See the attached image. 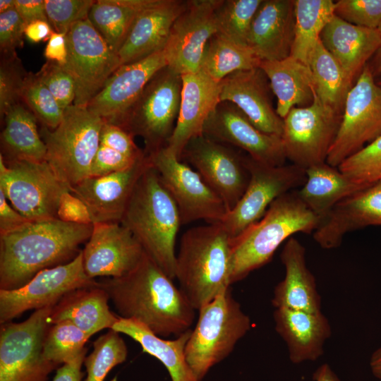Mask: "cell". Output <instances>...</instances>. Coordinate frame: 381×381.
<instances>
[{
  "label": "cell",
  "mask_w": 381,
  "mask_h": 381,
  "mask_svg": "<svg viewBox=\"0 0 381 381\" xmlns=\"http://www.w3.org/2000/svg\"><path fill=\"white\" fill-rule=\"evenodd\" d=\"M320 40L353 84L381 43L377 29L353 25L336 15L325 27Z\"/></svg>",
  "instance_id": "obj_27"
},
{
  "label": "cell",
  "mask_w": 381,
  "mask_h": 381,
  "mask_svg": "<svg viewBox=\"0 0 381 381\" xmlns=\"http://www.w3.org/2000/svg\"><path fill=\"white\" fill-rule=\"evenodd\" d=\"M332 0H294V39L290 56L308 65L309 54L334 15Z\"/></svg>",
  "instance_id": "obj_38"
},
{
  "label": "cell",
  "mask_w": 381,
  "mask_h": 381,
  "mask_svg": "<svg viewBox=\"0 0 381 381\" xmlns=\"http://www.w3.org/2000/svg\"><path fill=\"white\" fill-rule=\"evenodd\" d=\"M262 1L222 0L216 11V34L248 47L251 24Z\"/></svg>",
  "instance_id": "obj_40"
},
{
  "label": "cell",
  "mask_w": 381,
  "mask_h": 381,
  "mask_svg": "<svg viewBox=\"0 0 381 381\" xmlns=\"http://www.w3.org/2000/svg\"><path fill=\"white\" fill-rule=\"evenodd\" d=\"M86 274L119 278L134 270L145 252L132 233L121 223H94L82 250Z\"/></svg>",
  "instance_id": "obj_20"
},
{
  "label": "cell",
  "mask_w": 381,
  "mask_h": 381,
  "mask_svg": "<svg viewBox=\"0 0 381 381\" xmlns=\"http://www.w3.org/2000/svg\"><path fill=\"white\" fill-rule=\"evenodd\" d=\"M3 119L1 144L6 156L5 161H46L47 148L37 131V119L28 108L18 103L6 112Z\"/></svg>",
  "instance_id": "obj_34"
},
{
  "label": "cell",
  "mask_w": 381,
  "mask_h": 381,
  "mask_svg": "<svg viewBox=\"0 0 381 381\" xmlns=\"http://www.w3.org/2000/svg\"><path fill=\"white\" fill-rule=\"evenodd\" d=\"M109 296L97 282L65 295L53 308L49 323L68 320L90 338L97 332L112 328L119 319L108 306Z\"/></svg>",
  "instance_id": "obj_30"
},
{
  "label": "cell",
  "mask_w": 381,
  "mask_h": 381,
  "mask_svg": "<svg viewBox=\"0 0 381 381\" xmlns=\"http://www.w3.org/2000/svg\"><path fill=\"white\" fill-rule=\"evenodd\" d=\"M231 239L220 222L189 229L181 236L175 277L195 310L231 287Z\"/></svg>",
  "instance_id": "obj_4"
},
{
  "label": "cell",
  "mask_w": 381,
  "mask_h": 381,
  "mask_svg": "<svg viewBox=\"0 0 381 381\" xmlns=\"http://www.w3.org/2000/svg\"><path fill=\"white\" fill-rule=\"evenodd\" d=\"M44 51L47 61L55 62L64 66L67 61L68 48L66 34L53 30Z\"/></svg>",
  "instance_id": "obj_54"
},
{
  "label": "cell",
  "mask_w": 381,
  "mask_h": 381,
  "mask_svg": "<svg viewBox=\"0 0 381 381\" xmlns=\"http://www.w3.org/2000/svg\"><path fill=\"white\" fill-rule=\"evenodd\" d=\"M337 167L343 174L367 187L381 181V135Z\"/></svg>",
  "instance_id": "obj_44"
},
{
  "label": "cell",
  "mask_w": 381,
  "mask_h": 381,
  "mask_svg": "<svg viewBox=\"0 0 381 381\" xmlns=\"http://www.w3.org/2000/svg\"><path fill=\"white\" fill-rule=\"evenodd\" d=\"M147 155L177 206L181 224L200 219L216 223L224 219L228 212L224 202L195 170L164 147Z\"/></svg>",
  "instance_id": "obj_15"
},
{
  "label": "cell",
  "mask_w": 381,
  "mask_h": 381,
  "mask_svg": "<svg viewBox=\"0 0 381 381\" xmlns=\"http://www.w3.org/2000/svg\"><path fill=\"white\" fill-rule=\"evenodd\" d=\"M377 83H378L379 85H381V80H378V81H377Z\"/></svg>",
  "instance_id": "obj_62"
},
{
  "label": "cell",
  "mask_w": 381,
  "mask_h": 381,
  "mask_svg": "<svg viewBox=\"0 0 381 381\" xmlns=\"http://www.w3.org/2000/svg\"><path fill=\"white\" fill-rule=\"evenodd\" d=\"M0 190L17 212L41 221L58 219L61 197L69 187L46 161H5L0 155Z\"/></svg>",
  "instance_id": "obj_9"
},
{
  "label": "cell",
  "mask_w": 381,
  "mask_h": 381,
  "mask_svg": "<svg viewBox=\"0 0 381 381\" xmlns=\"http://www.w3.org/2000/svg\"><path fill=\"white\" fill-rule=\"evenodd\" d=\"M273 318L275 330L285 341L293 363L315 361L322 356L332 329L322 312L281 308H275Z\"/></svg>",
  "instance_id": "obj_29"
},
{
  "label": "cell",
  "mask_w": 381,
  "mask_h": 381,
  "mask_svg": "<svg viewBox=\"0 0 381 381\" xmlns=\"http://www.w3.org/2000/svg\"><path fill=\"white\" fill-rule=\"evenodd\" d=\"M182 76L167 66L149 81L116 125L143 138L150 155L167 144L175 128L181 104Z\"/></svg>",
  "instance_id": "obj_8"
},
{
  "label": "cell",
  "mask_w": 381,
  "mask_h": 381,
  "mask_svg": "<svg viewBox=\"0 0 381 381\" xmlns=\"http://www.w3.org/2000/svg\"><path fill=\"white\" fill-rule=\"evenodd\" d=\"M21 102L44 126L51 130L55 129L63 119L64 110L36 74L31 72H28L25 80Z\"/></svg>",
  "instance_id": "obj_43"
},
{
  "label": "cell",
  "mask_w": 381,
  "mask_h": 381,
  "mask_svg": "<svg viewBox=\"0 0 381 381\" xmlns=\"http://www.w3.org/2000/svg\"><path fill=\"white\" fill-rule=\"evenodd\" d=\"M259 67L277 97L276 111L282 119L291 109L313 103L315 91L308 65L289 56L282 60L261 61Z\"/></svg>",
  "instance_id": "obj_31"
},
{
  "label": "cell",
  "mask_w": 381,
  "mask_h": 381,
  "mask_svg": "<svg viewBox=\"0 0 381 381\" xmlns=\"http://www.w3.org/2000/svg\"><path fill=\"white\" fill-rule=\"evenodd\" d=\"M96 282L85 272L80 250L70 262L40 271L20 288L0 289V322H11L31 309L55 306L69 292Z\"/></svg>",
  "instance_id": "obj_16"
},
{
  "label": "cell",
  "mask_w": 381,
  "mask_h": 381,
  "mask_svg": "<svg viewBox=\"0 0 381 381\" xmlns=\"http://www.w3.org/2000/svg\"><path fill=\"white\" fill-rule=\"evenodd\" d=\"M28 72L24 69L16 53L1 55L0 64V115L21 102V93Z\"/></svg>",
  "instance_id": "obj_45"
},
{
  "label": "cell",
  "mask_w": 381,
  "mask_h": 381,
  "mask_svg": "<svg viewBox=\"0 0 381 381\" xmlns=\"http://www.w3.org/2000/svg\"><path fill=\"white\" fill-rule=\"evenodd\" d=\"M127 355L123 339L119 332L110 329L95 341L93 351L85 358V381H104L113 368L126 361Z\"/></svg>",
  "instance_id": "obj_42"
},
{
  "label": "cell",
  "mask_w": 381,
  "mask_h": 381,
  "mask_svg": "<svg viewBox=\"0 0 381 381\" xmlns=\"http://www.w3.org/2000/svg\"><path fill=\"white\" fill-rule=\"evenodd\" d=\"M133 138L134 136L121 127L104 121L100 132L99 145L137 159L143 157L145 152L137 146Z\"/></svg>",
  "instance_id": "obj_50"
},
{
  "label": "cell",
  "mask_w": 381,
  "mask_h": 381,
  "mask_svg": "<svg viewBox=\"0 0 381 381\" xmlns=\"http://www.w3.org/2000/svg\"><path fill=\"white\" fill-rule=\"evenodd\" d=\"M53 32L49 23L46 20H35L25 25L24 35L32 43L48 41Z\"/></svg>",
  "instance_id": "obj_57"
},
{
  "label": "cell",
  "mask_w": 381,
  "mask_h": 381,
  "mask_svg": "<svg viewBox=\"0 0 381 381\" xmlns=\"http://www.w3.org/2000/svg\"><path fill=\"white\" fill-rule=\"evenodd\" d=\"M260 62L248 47L215 34L205 47L200 70L219 84L236 71L259 67Z\"/></svg>",
  "instance_id": "obj_39"
},
{
  "label": "cell",
  "mask_w": 381,
  "mask_h": 381,
  "mask_svg": "<svg viewBox=\"0 0 381 381\" xmlns=\"http://www.w3.org/2000/svg\"><path fill=\"white\" fill-rule=\"evenodd\" d=\"M151 165L145 155L125 170L87 177L69 188L87 205L94 223H120L134 189Z\"/></svg>",
  "instance_id": "obj_21"
},
{
  "label": "cell",
  "mask_w": 381,
  "mask_h": 381,
  "mask_svg": "<svg viewBox=\"0 0 381 381\" xmlns=\"http://www.w3.org/2000/svg\"><path fill=\"white\" fill-rule=\"evenodd\" d=\"M184 159L223 200L228 212L236 206L250 181L244 155L202 134L188 143L181 157Z\"/></svg>",
  "instance_id": "obj_17"
},
{
  "label": "cell",
  "mask_w": 381,
  "mask_h": 381,
  "mask_svg": "<svg viewBox=\"0 0 381 381\" xmlns=\"http://www.w3.org/2000/svg\"><path fill=\"white\" fill-rule=\"evenodd\" d=\"M57 218L64 222L75 224H92V220L87 205L70 190L61 197Z\"/></svg>",
  "instance_id": "obj_52"
},
{
  "label": "cell",
  "mask_w": 381,
  "mask_h": 381,
  "mask_svg": "<svg viewBox=\"0 0 381 381\" xmlns=\"http://www.w3.org/2000/svg\"><path fill=\"white\" fill-rule=\"evenodd\" d=\"M186 6L187 1L157 0L142 11L118 52L121 65L164 50L174 21Z\"/></svg>",
  "instance_id": "obj_26"
},
{
  "label": "cell",
  "mask_w": 381,
  "mask_h": 381,
  "mask_svg": "<svg viewBox=\"0 0 381 381\" xmlns=\"http://www.w3.org/2000/svg\"><path fill=\"white\" fill-rule=\"evenodd\" d=\"M334 15L353 25L377 29L381 23V0H339Z\"/></svg>",
  "instance_id": "obj_48"
},
{
  "label": "cell",
  "mask_w": 381,
  "mask_h": 381,
  "mask_svg": "<svg viewBox=\"0 0 381 381\" xmlns=\"http://www.w3.org/2000/svg\"><path fill=\"white\" fill-rule=\"evenodd\" d=\"M90 337L73 322L63 320L51 325L43 343V356L58 365L67 363L78 357L87 348Z\"/></svg>",
  "instance_id": "obj_41"
},
{
  "label": "cell",
  "mask_w": 381,
  "mask_h": 381,
  "mask_svg": "<svg viewBox=\"0 0 381 381\" xmlns=\"http://www.w3.org/2000/svg\"><path fill=\"white\" fill-rule=\"evenodd\" d=\"M16 8L15 0H1L0 13Z\"/></svg>",
  "instance_id": "obj_61"
},
{
  "label": "cell",
  "mask_w": 381,
  "mask_h": 381,
  "mask_svg": "<svg viewBox=\"0 0 381 381\" xmlns=\"http://www.w3.org/2000/svg\"><path fill=\"white\" fill-rule=\"evenodd\" d=\"M167 66L164 50L121 65L86 108L104 122L116 126L152 78Z\"/></svg>",
  "instance_id": "obj_22"
},
{
  "label": "cell",
  "mask_w": 381,
  "mask_h": 381,
  "mask_svg": "<svg viewBox=\"0 0 381 381\" xmlns=\"http://www.w3.org/2000/svg\"><path fill=\"white\" fill-rule=\"evenodd\" d=\"M320 222L297 190L277 198L259 221L231 240V284L268 263L280 245L294 234H313Z\"/></svg>",
  "instance_id": "obj_5"
},
{
  "label": "cell",
  "mask_w": 381,
  "mask_h": 381,
  "mask_svg": "<svg viewBox=\"0 0 381 381\" xmlns=\"http://www.w3.org/2000/svg\"><path fill=\"white\" fill-rule=\"evenodd\" d=\"M294 0H263L248 37V47L261 61L290 56L294 39Z\"/></svg>",
  "instance_id": "obj_25"
},
{
  "label": "cell",
  "mask_w": 381,
  "mask_h": 381,
  "mask_svg": "<svg viewBox=\"0 0 381 381\" xmlns=\"http://www.w3.org/2000/svg\"><path fill=\"white\" fill-rule=\"evenodd\" d=\"M329 222L339 237L367 226H381V181L337 204L331 211Z\"/></svg>",
  "instance_id": "obj_36"
},
{
  "label": "cell",
  "mask_w": 381,
  "mask_h": 381,
  "mask_svg": "<svg viewBox=\"0 0 381 381\" xmlns=\"http://www.w3.org/2000/svg\"><path fill=\"white\" fill-rule=\"evenodd\" d=\"M313 381H341L327 363L320 365L313 375Z\"/></svg>",
  "instance_id": "obj_58"
},
{
  "label": "cell",
  "mask_w": 381,
  "mask_h": 381,
  "mask_svg": "<svg viewBox=\"0 0 381 381\" xmlns=\"http://www.w3.org/2000/svg\"><path fill=\"white\" fill-rule=\"evenodd\" d=\"M119 316L145 325L161 337L190 329L195 308L181 290L145 253L126 275L97 282Z\"/></svg>",
  "instance_id": "obj_1"
},
{
  "label": "cell",
  "mask_w": 381,
  "mask_h": 381,
  "mask_svg": "<svg viewBox=\"0 0 381 381\" xmlns=\"http://www.w3.org/2000/svg\"><path fill=\"white\" fill-rule=\"evenodd\" d=\"M280 259L285 275L274 288L272 306L275 308L322 312L316 280L307 266L306 248L292 236L284 244Z\"/></svg>",
  "instance_id": "obj_28"
},
{
  "label": "cell",
  "mask_w": 381,
  "mask_h": 381,
  "mask_svg": "<svg viewBox=\"0 0 381 381\" xmlns=\"http://www.w3.org/2000/svg\"><path fill=\"white\" fill-rule=\"evenodd\" d=\"M306 172V181L298 194L321 220L337 203L367 188L327 162L311 166Z\"/></svg>",
  "instance_id": "obj_33"
},
{
  "label": "cell",
  "mask_w": 381,
  "mask_h": 381,
  "mask_svg": "<svg viewBox=\"0 0 381 381\" xmlns=\"http://www.w3.org/2000/svg\"><path fill=\"white\" fill-rule=\"evenodd\" d=\"M86 353L87 349L72 361L58 368L52 381H81L84 375L81 367Z\"/></svg>",
  "instance_id": "obj_56"
},
{
  "label": "cell",
  "mask_w": 381,
  "mask_h": 381,
  "mask_svg": "<svg viewBox=\"0 0 381 381\" xmlns=\"http://www.w3.org/2000/svg\"><path fill=\"white\" fill-rule=\"evenodd\" d=\"M198 311L185 354L195 377L201 381L212 367L231 353L250 330L251 322L233 297L230 287Z\"/></svg>",
  "instance_id": "obj_6"
},
{
  "label": "cell",
  "mask_w": 381,
  "mask_h": 381,
  "mask_svg": "<svg viewBox=\"0 0 381 381\" xmlns=\"http://www.w3.org/2000/svg\"><path fill=\"white\" fill-rule=\"evenodd\" d=\"M48 22L54 32L67 34L75 23L88 18L95 1L45 0Z\"/></svg>",
  "instance_id": "obj_46"
},
{
  "label": "cell",
  "mask_w": 381,
  "mask_h": 381,
  "mask_svg": "<svg viewBox=\"0 0 381 381\" xmlns=\"http://www.w3.org/2000/svg\"><path fill=\"white\" fill-rule=\"evenodd\" d=\"M35 74L64 110L73 104L75 99V82L63 66L47 61Z\"/></svg>",
  "instance_id": "obj_47"
},
{
  "label": "cell",
  "mask_w": 381,
  "mask_h": 381,
  "mask_svg": "<svg viewBox=\"0 0 381 381\" xmlns=\"http://www.w3.org/2000/svg\"><path fill=\"white\" fill-rule=\"evenodd\" d=\"M370 367L373 375L381 380V347L377 349L371 355Z\"/></svg>",
  "instance_id": "obj_60"
},
{
  "label": "cell",
  "mask_w": 381,
  "mask_h": 381,
  "mask_svg": "<svg viewBox=\"0 0 381 381\" xmlns=\"http://www.w3.org/2000/svg\"><path fill=\"white\" fill-rule=\"evenodd\" d=\"M308 65L316 96L322 102L342 114L347 94L353 84L320 40L310 52Z\"/></svg>",
  "instance_id": "obj_37"
},
{
  "label": "cell",
  "mask_w": 381,
  "mask_h": 381,
  "mask_svg": "<svg viewBox=\"0 0 381 381\" xmlns=\"http://www.w3.org/2000/svg\"><path fill=\"white\" fill-rule=\"evenodd\" d=\"M66 42L68 56L63 67L75 82L73 104L86 107L121 66V60L88 18L71 28Z\"/></svg>",
  "instance_id": "obj_13"
},
{
  "label": "cell",
  "mask_w": 381,
  "mask_h": 381,
  "mask_svg": "<svg viewBox=\"0 0 381 381\" xmlns=\"http://www.w3.org/2000/svg\"><path fill=\"white\" fill-rule=\"evenodd\" d=\"M342 114L315 96L305 107L291 109L283 119L282 139L286 159L305 169L326 162Z\"/></svg>",
  "instance_id": "obj_14"
},
{
  "label": "cell",
  "mask_w": 381,
  "mask_h": 381,
  "mask_svg": "<svg viewBox=\"0 0 381 381\" xmlns=\"http://www.w3.org/2000/svg\"><path fill=\"white\" fill-rule=\"evenodd\" d=\"M92 228L54 219L31 221L0 235V289L20 288L40 271L70 262Z\"/></svg>",
  "instance_id": "obj_2"
},
{
  "label": "cell",
  "mask_w": 381,
  "mask_h": 381,
  "mask_svg": "<svg viewBox=\"0 0 381 381\" xmlns=\"http://www.w3.org/2000/svg\"><path fill=\"white\" fill-rule=\"evenodd\" d=\"M181 76L179 116L174 132L164 147L179 160L188 143L203 134L207 119L220 103L219 85L202 71Z\"/></svg>",
  "instance_id": "obj_24"
},
{
  "label": "cell",
  "mask_w": 381,
  "mask_h": 381,
  "mask_svg": "<svg viewBox=\"0 0 381 381\" xmlns=\"http://www.w3.org/2000/svg\"><path fill=\"white\" fill-rule=\"evenodd\" d=\"M54 306L35 310L21 322L1 324L0 381H47L59 365L46 360L42 352Z\"/></svg>",
  "instance_id": "obj_10"
},
{
  "label": "cell",
  "mask_w": 381,
  "mask_h": 381,
  "mask_svg": "<svg viewBox=\"0 0 381 381\" xmlns=\"http://www.w3.org/2000/svg\"><path fill=\"white\" fill-rule=\"evenodd\" d=\"M25 23L16 8L0 13V49L1 55L16 54L23 46Z\"/></svg>",
  "instance_id": "obj_49"
},
{
  "label": "cell",
  "mask_w": 381,
  "mask_h": 381,
  "mask_svg": "<svg viewBox=\"0 0 381 381\" xmlns=\"http://www.w3.org/2000/svg\"><path fill=\"white\" fill-rule=\"evenodd\" d=\"M31 220L17 212L0 190V235L12 232L27 224Z\"/></svg>",
  "instance_id": "obj_53"
},
{
  "label": "cell",
  "mask_w": 381,
  "mask_h": 381,
  "mask_svg": "<svg viewBox=\"0 0 381 381\" xmlns=\"http://www.w3.org/2000/svg\"><path fill=\"white\" fill-rule=\"evenodd\" d=\"M377 30L381 36V23ZM368 65L375 78L381 75V43L377 52L370 59V63H368Z\"/></svg>",
  "instance_id": "obj_59"
},
{
  "label": "cell",
  "mask_w": 381,
  "mask_h": 381,
  "mask_svg": "<svg viewBox=\"0 0 381 381\" xmlns=\"http://www.w3.org/2000/svg\"><path fill=\"white\" fill-rule=\"evenodd\" d=\"M203 135L238 147L265 164L282 166L287 159L282 137L261 131L237 107L228 102H220L210 115Z\"/></svg>",
  "instance_id": "obj_19"
},
{
  "label": "cell",
  "mask_w": 381,
  "mask_h": 381,
  "mask_svg": "<svg viewBox=\"0 0 381 381\" xmlns=\"http://www.w3.org/2000/svg\"><path fill=\"white\" fill-rule=\"evenodd\" d=\"M244 161L250 173L248 185L236 206L220 222L231 240L259 221L273 201L301 187L306 179V169L293 164L270 166L248 155Z\"/></svg>",
  "instance_id": "obj_12"
},
{
  "label": "cell",
  "mask_w": 381,
  "mask_h": 381,
  "mask_svg": "<svg viewBox=\"0 0 381 381\" xmlns=\"http://www.w3.org/2000/svg\"><path fill=\"white\" fill-rule=\"evenodd\" d=\"M141 158L133 159L107 146L99 145L92 164L90 176H101L125 170Z\"/></svg>",
  "instance_id": "obj_51"
},
{
  "label": "cell",
  "mask_w": 381,
  "mask_h": 381,
  "mask_svg": "<svg viewBox=\"0 0 381 381\" xmlns=\"http://www.w3.org/2000/svg\"><path fill=\"white\" fill-rule=\"evenodd\" d=\"M120 223L132 233L145 253L174 279L175 243L181 217L152 163L138 181Z\"/></svg>",
  "instance_id": "obj_3"
},
{
  "label": "cell",
  "mask_w": 381,
  "mask_h": 381,
  "mask_svg": "<svg viewBox=\"0 0 381 381\" xmlns=\"http://www.w3.org/2000/svg\"><path fill=\"white\" fill-rule=\"evenodd\" d=\"M111 329L129 336L140 344L144 352L162 362L168 370L171 381H198L188 365L185 354L191 329L174 339H164L155 334L145 325L120 316Z\"/></svg>",
  "instance_id": "obj_32"
},
{
  "label": "cell",
  "mask_w": 381,
  "mask_h": 381,
  "mask_svg": "<svg viewBox=\"0 0 381 381\" xmlns=\"http://www.w3.org/2000/svg\"><path fill=\"white\" fill-rule=\"evenodd\" d=\"M381 135V85L367 64L349 91L326 162L337 167Z\"/></svg>",
  "instance_id": "obj_11"
},
{
  "label": "cell",
  "mask_w": 381,
  "mask_h": 381,
  "mask_svg": "<svg viewBox=\"0 0 381 381\" xmlns=\"http://www.w3.org/2000/svg\"><path fill=\"white\" fill-rule=\"evenodd\" d=\"M157 0L95 1L88 20L109 46L118 53L136 18Z\"/></svg>",
  "instance_id": "obj_35"
},
{
  "label": "cell",
  "mask_w": 381,
  "mask_h": 381,
  "mask_svg": "<svg viewBox=\"0 0 381 381\" xmlns=\"http://www.w3.org/2000/svg\"><path fill=\"white\" fill-rule=\"evenodd\" d=\"M103 123L102 118L86 107L73 104L64 110L55 129L42 126L40 133L47 148L46 162L69 188L90 176Z\"/></svg>",
  "instance_id": "obj_7"
},
{
  "label": "cell",
  "mask_w": 381,
  "mask_h": 381,
  "mask_svg": "<svg viewBox=\"0 0 381 381\" xmlns=\"http://www.w3.org/2000/svg\"><path fill=\"white\" fill-rule=\"evenodd\" d=\"M15 6L25 25L39 20L48 21L43 0H15Z\"/></svg>",
  "instance_id": "obj_55"
},
{
  "label": "cell",
  "mask_w": 381,
  "mask_h": 381,
  "mask_svg": "<svg viewBox=\"0 0 381 381\" xmlns=\"http://www.w3.org/2000/svg\"><path fill=\"white\" fill-rule=\"evenodd\" d=\"M222 0H188L164 49L167 66L181 75L200 70L205 47L217 33L216 11Z\"/></svg>",
  "instance_id": "obj_18"
},
{
  "label": "cell",
  "mask_w": 381,
  "mask_h": 381,
  "mask_svg": "<svg viewBox=\"0 0 381 381\" xmlns=\"http://www.w3.org/2000/svg\"><path fill=\"white\" fill-rule=\"evenodd\" d=\"M219 85L220 102L232 103L259 130L282 137L283 119L273 107L269 80L260 67L236 71Z\"/></svg>",
  "instance_id": "obj_23"
}]
</instances>
